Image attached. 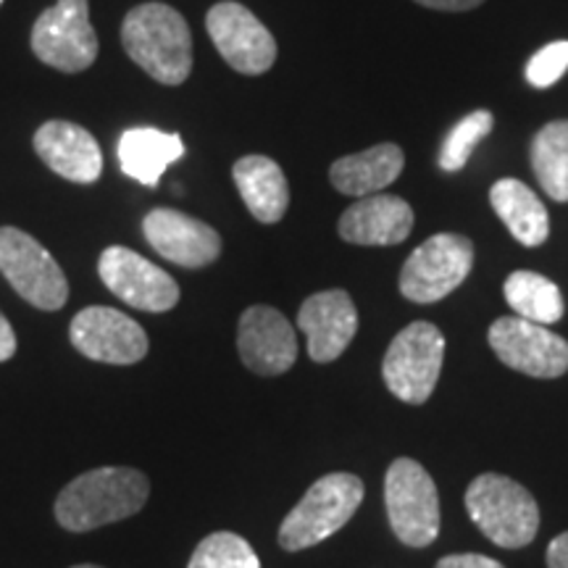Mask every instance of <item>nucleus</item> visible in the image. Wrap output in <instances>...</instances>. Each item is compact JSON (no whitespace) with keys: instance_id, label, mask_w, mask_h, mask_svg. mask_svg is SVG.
Here are the masks:
<instances>
[{"instance_id":"f257e3e1","label":"nucleus","mask_w":568,"mask_h":568,"mask_svg":"<svg viewBox=\"0 0 568 568\" xmlns=\"http://www.w3.org/2000/svg\"><path fill=\"white\" fill-rule=\"evenodd\" d=\"M151 481L138 468L103 466L71 479L55 497V518L69 531H92L145 508Z\"/></svg>"},{"instance_id":"f03ea898","label":"nucleus","mask_w":568,"mask_h":568,"mask_svg":"<svg viewBox=\"0 0 568 568\" xmlns=\"http://www.w3.org/2000/svg\"><path fill=\"white\" fill-rule=\"evenodd\" d=\"M124 51L161 84L187 82L193 71V34L187 19L166 3H142L124 17Z\"/></svg>"},{"instance_id":"7ed1b4c3","label":"nucleus","mask_w":568,"mask_h":568,"mask_svg":"<svg viewBox=\"0 0 568 568\" xmlns=\"http://www.w3.org/2000/svg\"><path fill=\"white\" fill-rule=\"evenodd\" d=\"M466 510L489 542L506 550L527 548L539 529V508L527 487L500 477L481 474L466 489Z\"/></svg>"},{"instance_id":"20e7f679","label":"nucleus","mask_w":568,"mask_h":568,"mask_svg":"<svg viewBox=\"0 0 568 568\" xmlns=\"http://www.w3.org/2000/svg\"><path fill=\"white\" fill-rule=\"evenodd\" d=\"M361 503L364 481L353 474H326L308 487L303 500L282 521L280 545L290 552L314 548L343 529Z\"/></svg>"},{"instance_id":"39448f33","label":"nucleus","mask_w":568,"mask_h":568,"mask_svg":"<svg viewBox=\"0 0 568 568\" xmlns=\"http://www.w3.org/2000/svg\"><path fill=\"white\" fill-rule=\"evenodd\" d=\"M443 361V332L429 322H414L389 343L382 376L395 397L410 406H422L435 393Z\"/></svg>"},{"instance_id":"423d86ee","label":"nucleus","mask_w":568,"mask_h":568,"mask_svg":"<svg viewBox=\"0 0 568 568\" xmlns=\"http://www.w3.org/2000/svg\"><path fill=\"white\" fill-rule=\"evenodd\" d=\"M385 503L389 527L408 548H426L439 535V497L429 471L410 458L387 468Z\"/></svg>"},{"instance_id":"0eeeda50","label":"nucleus","mask_w":568,"mask_h":568,"mask_svg":"<svg viewBox=\"0 0 568 568\" xmlns=\"http://www.w3.org/2000/svg\"><path fill=\"white\" fill-rule=\"evenodd\" d=\"M0 272L34 308L61 311L69 301V282L53 255L17 226L0 230Z\"/></svg>"},{"instance_id":"6e6552de","label":"nucleus","mask_w":568,"mask_h":568,"mask_svg":"<svg viewBox=\"0 0 568 568\" xmlns=\"http://www.w3.org/2000/svg\"><path fill=\"white\" fill-rule=\"evenodd\" d=\"M474 266V245L464 234L443 232L408 255L400 268V293L414 303H437L460 287Z\"/></svg>"},{"instance_id":"1a4fd4ad","label":"nucleus","mask_w":568,"mask_h":568,"mask_svg":"<svg viewBox=\"0 0 568 568\" xmlns=\"http://www.w3.org/2000/svg\"><path fill=\"white\" fill-rule=\"evenodd\" d=\"M32 51L48 67L77 74L98 59V34L88 0H55L32 27Z\"/></svg>"},{"instance_id":"9d476101","label":"nucleus","mask_w":568,"mask_h":568,"mask_svg":"<svg viewBox=\"0 0 568 568\" xmlns=\"http://www.w3.org/2000/svg\"><path fill=\"white\" fill-rule=\"evenodd\" d=\"M489 347L508 368L537 379H558L568 372L566 339L521 316L497 318L489 326Z\"/></svg>"},{"instance_id":"9b49d317","label":"nucleus","mask_w":568,"mask_h":568,"mask_svg":"<svg viewBox=\"0 0 568 568\" xmlns=\"http://www.w3.org/2000/svg\"><path fill=\"white\" fill-rule=\"evenodd\" d=\"M98 272L105 287L119 301L148 314H166L180 303V284L163 268L142 258L124 245H111L101 253Z\"/></svg>"},{"instance_id":"f8f14e48","label":"nucleus","mask_w":568,"mask_h":568,"mask_svg":"<svg viewBox=\"0 0 568 568\" xmlns=\"http://www.w3.org/2000/svg\"><path fill=\"white\" fill-rule=\"evenodd\" d=\"M69 337L84 358L113 366L138 364L151 347L145 329L134 318L109 305H90L80 311L71 318Z\"/></svg>"},{"instance_id":"ddd939ff","label":"nucleus","mask_w":568,"mask_h":568,"mask_svg":"<svg viewBox=\"0 0 568 568\" xmlns=\"http://www.w3.org/2000/svg\"><path fill=\"white\" fill-rule=\"evenodd\" d=\"M213 45L222 53V59L240 74H264L276 61L274 34L247 11L243 3H216L205 17Z\"/></svg>"},{"instance_id":"4468645a","label":"nucleus","mask_w":568,"mask_h":568,"mask_svg":"<svg viewBox=\"0 0 568 568\" xmlns=\"http://www.w3.org/2000/svg\"><path fill=\"white\" fill-rule=\"evenodd\" d=\"M145 240L161 258L184 268H203L222 253L219 232L174 209H153L142 222Z\"/></svg>"},{"instance_id":"2eb2a0df","label":"nucleus","mask_w":568,"mask_h":568,"mask_svg":"<svg viewBox=\"0 0 568 568\" xmlns=\"http://www.w3.org/2000/svg\"><path fill=\"white\" fill-rule=\"evenodd\" d=\"M237 347L243 364L261 376L290 372L297 361L293 324L268 305H253L240 316Z\"/></svg>"},{"instance_id":"dca6fc26","label":"nucleus","mask_w":568,"mask_h":568,"mask_svg":"<svg viewBox=\"0 0 568 568\" xmlns=\"http://www.w3.org/2000/svg\"><path fill=\"white\" fill-rule=\"evenodd\" d=\"M297 326L308 337V355L316 364L339 358L358 332V311L345 290H324L301 305Z\"/></svg>"},{"instance_id":"f3484780","label":"nucleus","mask_w":568,"mask_h":568,"mask_svg":"<svg viewBox=\"0 0 568 568\" xmlns=\"http://www.w3.org/2000/svg\"><path fill=\"white\" fill-rule=\"evenodd\" d=\"M34 151L63 180L92 184L103 174V153L88 130L71 122H48L34 132Z\"/></svg>"},{"instance_id":"a211bd4d","label":"nucleus","mask_w":568,"mask_h":568,"mask_svg":"<svg viewBox=\"0 0 568 568\" xmlns=\"http://www.w3.org/2000/svg\"><path fill=\"white\" fill-rule=\"evenodd\" d=\"M337 230L353 245H400L414 230V209L397 195H366L343 213Z\"/></svg>"},{"instance_id":"6ab92c4d","label":"nucleus","mask_w":568,"mask_h":568,"mask_svg":"<svg viewBox=\"0 0 568 568\" xmlns=\"http://www.w3.org/2000/svg\"><path fill=\"white\" fill-rule=\"evenodd\" d=\"M406 166V155L395 142H382V145L368 148L364 153L345 155L332 163L329 180L343 195L366 197L376 195L389 187Z\"/></svg>"},{"instance_id":"aec40b11","label":"nucleus","mask_w":568,"mask_h":568,"mask_svg":"<svg viewBox=\"0 0 568 568\" xmlns=\"http://www.w3.org/2000/svg\"><path fill=\"white\" fill-rule=\"evenodd\" d=\"M119 163L130 180L155 187L166 166L184 155V142L176 132H163L155 126H134L119 138Z\"/></svg>"},{"instance_id":"412c9836","label":"nucleus","mask_w":568,"mask_h":568,"mask_svg":"<svg viewBox=\"0 0 568 568\" xmlns=\"http://www.w3.org/2000/svg\"><path fill=\"white\" fill-rule=\"evenodd\" d=\"M232 176L247 211L261 224H276L287 213L290 184L276 161L266 155H245L234 163Z\"/></svg>"},{"instance_id":"4be33fe9","label":"nucleus","mask_w":568,"mask_h":568,"mask_svg":"<svg viewBox=\"0 0 568 568\" xmlns=\"http://www.w3.org/2000/svg\"><path fill=\"white\" fill-rule=\"evenodd\" d=\"M489 203L510 234L527 247H539L550 234V216L535 190L518 180H500L489 190Z\"/></svg>"},{"instance_id":"5701e85b","label":"nucleus","mask_w":568,"mask_h":568,"mask_svg":"<svg viewBox=\"0 0 568 568\" xmlns=\"http://www.w3.org/2000/svg\"><path fill=\"white\" fill-rule=\"evenodd\" d=\"M503 295L518 316L535 324H556L566 311L558 284L537 272H524V268L508 276L503 284Z\"/></svg>"},{"instance_id":"b1692460","label":"nucleus","mask_w":568,"mask_h":568,"mask_svg":"<svg viewBox=\"0 0 568 568\" xmlns=\"http://www.w3.org/2000/svg\"><path fill=\"white\" fill-rule=\"evenodd\" d=\"M531 169L539 187L552 201L568 203V119L545 124L529 148Z\"/></svg>"},{"instance_id":"393cba45","label":"nucleus","mask_w":568,"mask_h":568,"mask_svg":"<svg viewBox=\"0 0 568 568\" xmlns=\"http://www.w3.org/2000/svg\"><path fill=\"white\" fill-rule=\"evenodd\" d=\"M187 568H261L251 542L234 531H213L197 545Z\"/></svg>"},{"instance_id":"a878e982","label":"nucleus","mask_w":568,"mask_h":568,"mask_svg":"<svg viewBox=\"0 0 568 568\" xmlns=\"http://www.w3.org/2000/svg\"><path fill=\"white\" fill-rule=\"evenodd\" d=\"M495 119L489 111H474L468 113L466 119L453 126L447 132V138L443 142V151H439V169L443 172H460L466 166L471 153L477 151V145L481 140L493 132Z\"/></svg>"},{"instance_id":"bb28decb","label":"nucleus","mask_w":568,"mask_h":568,"mask_svg":"<svg viewBox=\"0 0 568 568\" xmlns=\"http://www.w3.org/2000/svg\"><path fill=\"white\" fill-rule=\"evenodd\" d=\"M568 71V40H558L537 51L527 63V80L531 88H552Z\"/></svg>"},{"instance_id":"cd10ccee","label":"nucleus","mask_w":568,"mask_h":568,"mask_svg":"<svg viewBox=\"0 0 568 568\" xmlns=\"http://www.w3.org/2000/svg\"><path fill=\"white\" fill-rule=\"evenodd\" d=\"M435 568H503L495 558L477 556V552H464V556H447Z\"/></svg>"},{"instance_id":"c85d7f7f","label":"nucleus","mask_w":568,"mask_h":568,"mask_svg":"<svg viewBox=\"0 0 568 568\" xmlns=\"http://www.w3.org/2000/svg\"><path fill=\"white\" fill-rule=\"evenodd\" d=\"M548 568H568V531L558 535L548 548Z\"/></svg>"},{"instance_id":"c756f323","label":"nucleus","mask_w":568,"mask_h":568,"mask_svg":"<svg viewBox=\"0 0 568 568\" xmlns=\"http://www.w3.org/2000/svg\"><path fill=\"white\" fill-rule=\"evenodd\" d=\"M416 3L426 6V9H437V11H471L485 3V0H416Z\"/></svg>"},{"instance_id":"7c9ffc66","label":"nucleus","mask_w":568,"mask_h":568,"mask_svg":"<svg viewBox=\"0 0 568 568\" xmlns=\"http://www.w3.org/2000/svg\"><path fill=\"white\" fill-rule=\"evenodd\" d=\"M13 353H17V335H13V326L9 324V318L0 314V364L9 361Z\"/></svg>"},{"instance_id":"2f4dec72","label":"nucleus","mask_w":568,"mask_h":568,"mask_svg":"<svg viewBox=\"0 0 568 568\" xmlns=\"http://www.w3.org/2000/svg\"><path fill=\"white\" fill-rule=\"evenodd\" d=\"M71 568H101V566H90V564H82V566H71Z\"/></svg>"},{"instance_id":"473e14b6","label":"nucleus","mask_w":568,"mask_h":568,"mask_svg":"<svg viewBox=\"0 0 568 568\" xmlns=\"http://www.w3.org/2000/svg\"><path fill=\"white\" fill-rule=\"evenodd\" d=\"M0 6H3V0H0Z\"/></svg>"}]
</instances>
